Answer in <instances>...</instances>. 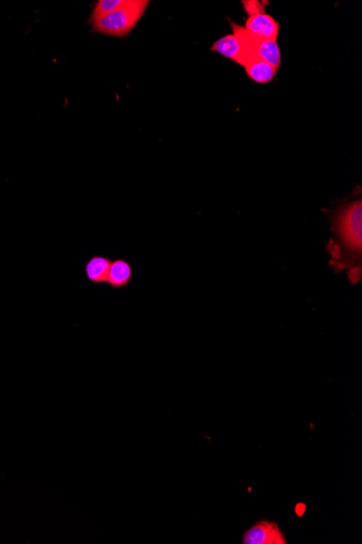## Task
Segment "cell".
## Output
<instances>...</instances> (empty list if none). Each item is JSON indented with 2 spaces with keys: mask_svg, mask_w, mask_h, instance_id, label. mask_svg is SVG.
<instances>
[{
  "mask_svg": "<svg viewBox=\"0 0 362 544\" xmlns=\"http://www.w3.org/2000/svg\"><path fill=\"white\" fill-rule=\"evenodd\" d=\"M149 3V0H125L124 5L92 25V32L111 38H127L141 20Z\"/></svg>",
  "mask_w": 362,
  "mask_h": 544,
  "instance_id": "1",
  "label": "cell"
},
{
  "mask_svg": "<svg viewBox=\"0 0 362 544\" xmlns=\"http://www.w3.org/2000/svg\"><path fill=\"white\" fill-rule=\"evenodd\" d=\"M244 28L252 35L264 40H277L280 31L279 23L265 13L250 15Z\"/></svg>",
  "mask_w": 362,
  "mask_h": 544,
  "instance_id": "4",
  "label": "cell"
},
{
  "mask_svg": "<svg viewBox=\"0 0 362 544\" xmlns=\"http://www.w3.org/2000/svg\"><path fill=\"white\" fill-rule=\"evenodd\" d=\"M111 260L107 256H94L85 264V275L90 283L102 285L107 283Z\"/></svg>",
  "mask_w": 362,
  "mask_h": 544,
  "instance_id": "7",
  "label": "cell"
},
{
  "mask_svg": "<svg viewBox=\"0 0 362 544\" xmlns=\"http://www.w3.org/2000/svg\"><path fill=\"white\" fill-rule=\"evenodd\" d=\"M125 0H99L94 3V9L88 18V24L90 26L99 22L101 19L105 18L110 13L119 9L124 5Z\"/></svg>",
  "mask_w": 362,
  "mask_h": 544,
  "instance_id": "10",
  "label": "cell"
},
{
  "mask_svg": "<svg viewBox=\"0 0 362 544\" xmlns=\"http://www.w3.org/2000/svg\"><path fill=\"white\" fill-rule=\"evenodd\" d=\"M338 236L343 247L354 256L362 252V204L358 199L345 206L336 217Z\"/></svg>",
  "mask_w": 362,
  "mask_h": 544,
  "instance_id": "2",
  "label": "cell"
},
{
  "mask_svg": "<svg viewBox=\"0 0 362 544\" xmlns=\"http://www.w3.org/2000/svg\"><path fill=\"white\" fill-rule=\"evenodd\" d=\"M244 69H245L248 76L258 84H267V83L271 82L278 72V69H275L273 65L259 59L248 61L244 65Z\"/></svg>",
  "mask_w": 362,
  "mask_h": 544,
  "instance_id": "8",
  "label": "cell"
},
{
  "mask_svg": "<svg viewBox=\"0 0 362 544\" xmlns=\"http://www.w3.org/2000/svg\"><path fill=\"white\" fill-rule=\"evenodd\" d=\"M243 544H286V536L275 522L261 520L250 527L242 537Z\"/></svg>",
  "mask_w": 362,
  "mask_h": 544,
  "instance_id": "3",
  "label": "cell"
},
{
  "mask_svg": "<svg viewBox=\"0 0 362 544\" xmlns=\"http://www.w3.org/2000/svg\"><path fill=\"white\" fill-rule=\"evenodd\" d=\"M244 10L248 15H254L256 13H264V5L259 1H243Z\"/></svg>",
  "mask_w": 362,
  "mask_h": 544,
  "instance_id": "11",
  "label": "cell"
},
{
  "mask_svg": "<svg viewBox=\"0 0 362 544\" xmlns=\"http://www.w3.org/2000/svg\"><path fill=\"white\" fill-rule=\"evenodd\" d=\"M255 59L263 60L279 70L281 65V51L277 40H259L255 49Z\"/></svg>",
  "mask_w": 362,
  "mask_h": 544,
  "instance_id": "9",
  "label": "cell"
},
{
  "mask_svg": "<svg viewBox=\"0 0 362 544\" xmlns=\"http://www.w3.org/2000/svg\"><path fill=\"white\" fill-rule=\"evenodd\" d=\"M132 264L123 258H117L110 264L109 273H107V283L110 287L115 289L125 288L132 281Z\"/></svg>",
  "mask_w": 362,
  "mask_h": 544,
  "instance_id": "5",
  "label": "cell"
},
{
  "mask_svg": "<svg viewBox=\"0 0 362 544\" xmlns=\"http://www.w3.org/2000/svg\"><path fill=\"white\" fill-rule=\"evenodd\" d=\"M211 50L223 56L225 58L232 60V61L242 65V67L246 65V59L244 57L243 51L241 49L238 40H236L234 34H229V35L219 38L218 40H216L212 45Z\"/></svg>",
  "mask_w": 362,
  "mask_h": 544,
  "instance_id": "6",
  "label": "cell"
}]
</instances>
